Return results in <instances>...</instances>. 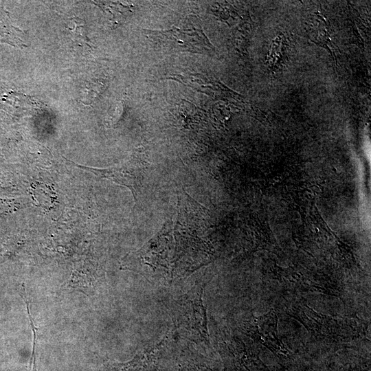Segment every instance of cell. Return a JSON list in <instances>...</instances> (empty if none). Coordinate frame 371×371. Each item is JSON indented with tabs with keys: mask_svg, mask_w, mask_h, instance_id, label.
<instances>
[{
	"mask_svg": "<svg viewBox=\"0 0 371 371\" xmlns=\"http://www.w3.org/2000/svg\"><path fill=\"white\" fill-rule=\"evenodd\" d=\"M245 330L251 338L269 348L279 349L283 346L278 336V317L273 311L252 318L245 324Z\"/></svg>",
	"mask_w": 371,
	"mask_h": 371,
	"instance_id": "obj_5",
	"label": "cell"
},
{
	"mask_svg": "<svg viewBox=\"0 0 371 371\" xmlns=\"http://www.w3.org/2000/svg\"><path fill=\"white\" fill-rule=\"evenodd\" d=\"M64 159H65L64 157ZM74 166L88 171L101 178L111 180L119 185L128 188L132 192L136 202L138 192L142 185V181L146 169V164L136 159L129 164L122 166L106 168H93L77 164L66 159Z\"/></svg>",
	"mask_w": 371,
	"mask_h": 371,
	"instance_id": "obj_4",
	"label": "cell"
},
{
	"mask_svg": "<svg viewBox=\"0 0 371 371\" xmlns=\"http://www.w3.org/2000/svg\"><path fill=\"white\" fill-rule=\"evenodd\" d=\"M291 316L301 322L315 335L334 340L352 339L358 335L357 322L317 313L306 304L294 307Z\"/></svg>",
	"mask_w": 371,
	"mask_h": 371,
	"instance_id": "obj_3",
	"label": "cell"
},
{
	"mask_svg": "<svg viewBox=\"0 0 371 371\" xmlns=\"http://www.w3.org/2000/svg\"><path fill=\"white\" fill-rule=\"evenodd\" d=\"M155 355L153 351L144 352L132 361L119 364L115 371H153Z\"/></svg>",
	"mask_w": 371,
	"mask_h": 371,
	"instance_id": "obj_6",
	"label": "cell"
},
{
	"mask_svg": "<svg viewBox=\"0 0 371 371\" xmlns=\"http://www.w3.org/2000/svg\"><path fill=\"white\" fill-rule=\"evenodd\" d=\"M179 25L166 31H146V34L156 45L168 50L203 53L214 49L197 17L187 16Z\"/></svg>",
	"mask_w": 371,
	"mask_h": 371,
	"instance_id": "obj_2",
	"label": "cell"
},
{
	"mask_svg": "<svg viewBox=\"0 0 371 371\" xmlns=\"http://www.w3.org/2000/svg\"><path fill=\"white\" fill-rule=\"evenodd\" d=\"M183 223L177 218L166 223L160 232L131 258L130 269L146 273L152 278L172 280L195 270L203 265V240L191 223Z\"/></svg>",
	"mask_w": 371,
	"mask_h": 371,
	"instance_id": "obj_1",
	"label": "cell"
}]
</instances>
